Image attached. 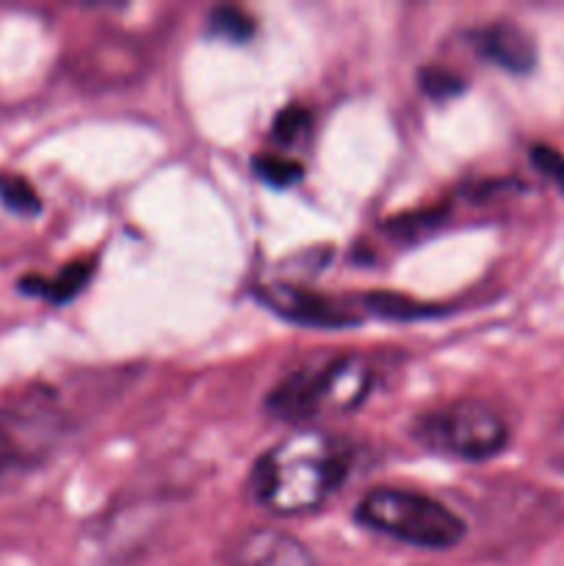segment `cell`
<instances>
[{
	"mask_svg": "<svg viewBox=\"0 0 564 566\" xmlns=\"http://www.w3.org/2000/svg\"><path fill=\"white\" fill-rule=\"evenodd\" d=\"M415 434L437 453L462 462H487L506 448L509 426L490 403L462 398L424 415Z\"/></svg>",
	"mask_w": 564,
	"mask_h": 566,
	"instance_id": "obj_4",
	"label": "cell"
},
{
	"mask_svg": "<svg viewBox=\"0 0 564 566\" xmlns=\"http://www.w3.org/2000/svg\"><path fill=\"white\" fill-rule=\"evenodd\" d=\"M88 274H92V265H88V263H72V265H66V269L61 271L55 280H36V282L25 280L22 285H36V287H31L33 293L50 298L53 304H64V302H70L72 296H77V293L83 291V285L88 282Z\"/></svg>",
	"mask_w": 564,
	"mask_h": 566,
	"instance_id": "obj_8",
	"label": "cell"
},
{
	"mask_svg": "<svg viewBox=\"0 0 564 566\" xmlns=\"http://www.w3.org/2000/svg\"><path fill=\"white\" fill-rule=\"evenodd\" d=\"M254 171H258V177L263 182H269V186H276V188H288L293 186V182L302 180V164L293 158H285V155H260L258 160H254Z\"/></svg>",
	"mask_w": 564,
	"mask_h": 566,
	"instance_id": "obj_11",
	"label": "cell"
},
{
	"mask_svg": "<svg viewBox=\"0 0 564 566\" xmlns=\"http://www.w3.org/2000/svg\"><path fill=\"white\" fill-rule=\"evenodd\" d=\"M348 468V448L337 437L304 426L260 453L249 473V495L276 517H302L341 490Z\"/></svg>",
	"mask_w": 564,
	"mask_h": 566,
	"instance_id": "obj_1",
	"label": "cell"
},
{
	"mask_svg": "<svg viewBox=\"0 0 564 566\" xmlns=\"http://www.w3.org/2000/svg\"><path fill=\"white\" fill-rule=\"evenodd\" d=\"M208 31L224 42L243 44L254 36V22L247 11L236 9V6H219V9L210 11Z\"/></svg>",
	"mask_w": 564,
	"mask_h": 566,
	"instance_id": "obj_9",
	"label": "cell"
},
{
	"mask_svg": "<svg viewBox=\"0 0 564 566\" xmlns=\"http://www.w3.org/2000/svg\"><path fill=\"white\" fill-rule=\"evenodd\" d=\"M420 86H424V92L431 94V97H451V94L462 92V81H459V75L442 70V66L424 70V75H420Z\"/></svg>",
	"mask_w": 564,
	"mask_h": 566,
	"instance_id": "obj_13",
	"label": "cell"
},
{
	"mask_svg": "<svg viewBox=\"0 0 564 566\" xmlns=\"http://www.w3.org/2000/svg\"><path fill=\"white\" fill-rule=\"evenodd\" d=\"M265 302L276 310L285 318L299 321V324L310 326H346L354 324V318L348 313H343L341 307H335L332 302L318 296H310V293L291 291V287L274 285L271 291L263 293Z\"/></svg>",
	"mask_w": 564,
	"mask_h": 566,
	"instance_id": "obj_7",
	"label": "cell"
},
{
	"mask_svg": "<svg viewBox=\"0 0 564 566\" xmlns=\"http://www.w3.org/2000/svg\"><path fill=\"white\" fill-rule=\"evenodd\" d=\"M0 202L20 216H36L42 210V202H39L33 186L22 177H3L0 180Z\"/></svg>",
	"mask_w": 564,
	"mask_h": 566,
	"instance_id": "obj_12",
	"label": "cell"
},
{
	"mask_svg": "<svg viewBox=\"0 0 564 566\" xmlns=\"http://www.w3.org/2000/svg\"><path fill=\"white\" fill-rule=\"evenodd\" d=\"M307 122H310L307 111H302V108L282 111L274 122V138L276 142H285V144L296 142V138H302L304 130H307Z\"/></svg>",
	"mask_w": 564,
	"mask_h": 566,
	"instance_id": "obj_14",
	"label": "cell"
},
{
	"mask_svg": "<svg viewBox=\"0 0 564 566\" xmlns=\"http://www.w3.org/2000/svg\"><path fill=\"white\" fill-rule=\"evenodd\" d=\"M20 418L17 415H0V486L25 459V446L20 437Z\"/></svg>",
	"mask_w": 564,
	"mask_h": 566,
	"instance_id": "obj_10",
	"label": "cell"
},
{
	"mask_svg": "<svg viewBox=\"0 0 564 566\" xmlns=\"http://www.w3.org/2000/svg\"><path fill=\"white\" fill-rule=\"evenodd\" d=\"M473 48L481 59L512 75H525L536 64L534 39L514 22H490L479 28L473 33Z\"/></svg>",
	"mask_w": 564,
	"mask_h": 566,
	"instance_id": "obj_6",
	"label": "cell"
},
{
	"mask_svg": "<svg viewBox=\"0 0 564 566\" xmlns=\"http://www.w3.org/2000/svg\"><path fill=\"white\" fill-rule=\"evenodd\" d=\"M374 387V370L354 354H318L299 365L269 392V409L274 418L288 423H313V420L348 415L368 398Z\"/></svg>",
	"mask_w": 564,
	"mask_h": 566,
	"instance_id": "obj_2",
	"label": "cell"
},
{
	"mask_svg": "<svg viewBox=\"0 0 564 566\" xmlns=\"http://www.w3.org/2000/svg\"><path fill=\"white\" fill-rule=\"evenodd\" d=\"M551 459L564 468V418H562V423L556 426V431H553V437H551Z\"/></svg>",
	"mask_w": 564,
	"mask_h": 566,
	"instance_id": "obj_16",
	"label": "cell"
},
{
	"mask_svg": "<svg viewBox=\"0 0 564 566\" xmlns=\"http://www.w3.org/2000/svg\"><path fill=\"white\" fill-rule=\"evenodd\" d=\"M531 160H534V166L542 171V175L551 177V180L564 191V155L562 153L540 144V147L531 149Z\"/></svg>",
	"mask_w": 564,
	"mask_h": 566,
	"instance_id": "obj_15",
	"label": "cell"
},
{
	"mask_svg": "<svg viewBox=\"0 0 564 566\" xmlns=\"http://www.w3.org/2000/svg\"><path fill=\"white\" fill-rule=\"evenodd\" d=\"M221 566H315L313 553L293 534L276 528H249L232 536Z\"/></svg>",
	"mask_w": 564,
	"mask_h": 566,
	"instance_id": "obj_5",
	"label": "cell"
},
{
	"mask_svg": "<svg viewBox=\"0 0 564 566\" xmlns=\"http://www.w3.org/2000/svg\"><path fill=\"white\" fill-rule=\"evenodd\" d=\"M357 523L374 534L420 551H448L464 539V520L446 503L412 490L382 486L368 492L354 512Z\"/></svg>",
	"mask_w": 564,
	"mask_h": 566,
	"instance_id": "obj_3",
	"label": "cell"
}]
</instances>
